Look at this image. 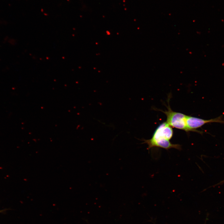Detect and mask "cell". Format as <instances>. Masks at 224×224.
<instances>
[{
    "label": "cell",
    "instance_id": "obj_3",
    "mask_svg": "<svg viewBox=\"0 0 224 224\" xmlns=\"http://www.w3.org/2000/svg\"><path fill=\"white\" fill-rule=\"evenodd\" d=\"M186 122L188 128L192 131L202 133V132L197 130L196 129L201 127L206 123L212 122L224 123V121L222 120L221 117L209 120H205L187 115Z\"/></svg>",
    "mask_w": 224,
    "mask_h": 224
},
{
    "label": "cell",
    "instance_id": "obj_4",
    "mask_svg": "<svg viewBox=\"0 0 224 224\" xmlns=\"http://www.w3.org/2000/svg\"><path fill=\"white\" fill-rule=\"evenodd\" d=\"M3 211V210H0V212H2Z\"/></svg>",
    "mask_w": 224,
    "mask_h": 224
},
{
    "label": "cell",
    "instance_id": "obj_5",
    "mask_svg": "<svg viewBox=\"0 0 224 224\" xmlns=\"http://www.w3.org/2000/svg\"><path fill=\"white\" fill-rule=\"evenodd\" d=\"M222 182H224V180L222 181Z\"/></svg>",
    "mask_w": 224,
    "mask_h": 224
},
{
    "label": "cell",
    "instance_id": "obj_1",
    "mask_svg": "<svg viewBox=\"0 0 224 224\" xmlns=\"http://www.w3.org/2000/svg\"><path fill=\"white\" fill-rule=\"evenodd\" d=\"M173 133L171 127L166 122H163L157 127L151 139L140 140L143 141L141 144H147V149L148 150L156 147L167 150L174 148L180 150H181V145L172 144L170 141L173 136Z\"/></svg>",
    "mask_w": 224,
    "mask_h": 224
},
{
    "label": "cell",
    "instance_id": "obj_2",
    "mask_svg": "<svg viewBox=\"0 0 224 224\" xmlns=\"http://www.w3.org/2000/svg\"><path fill=\"white\" fill-rule=\"evenodd\" d=\"M168 106H166L167 110L163 111L158 110L164 113L166 116V122L171 127L182 130L188 133L192 131L187 127L186 119L187 115L183 113L175 112L171 109L168 101Z\"/></svg>",
    "mask_w": 224,
    "mask_h": 224
}]
</instances>
